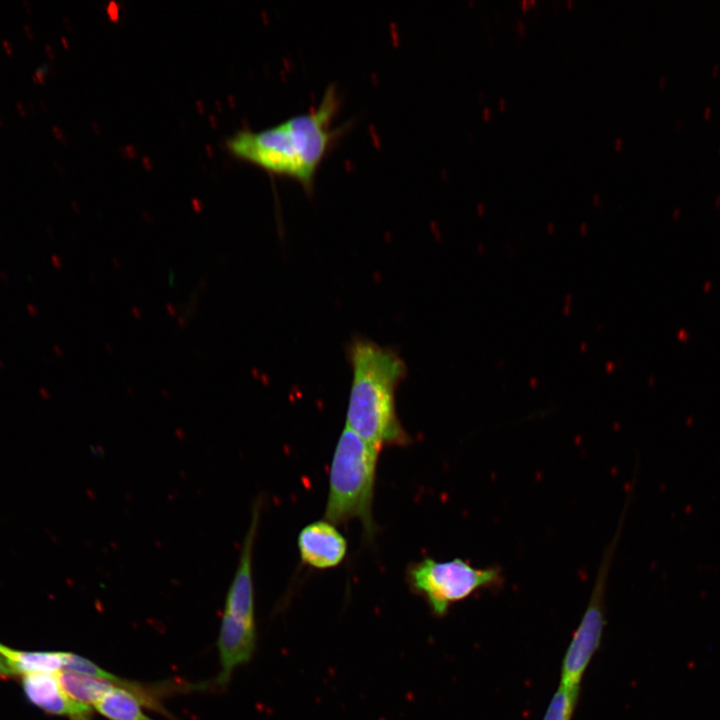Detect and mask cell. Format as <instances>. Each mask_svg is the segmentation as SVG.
I'll return each mask as SVG.
<instances>
[{"label":"cell","mask_w":720,"mask_h":720,"mask_svg":"<svg viewBox=\"0 0 720 720\" xmlns=\"http://www.w3.org/2000/svg\"><path fill=\"white\" fill-rule=\"evenodd\" d=\"M339 106L338 90L331 84L310 111L260 131H239L227 140V147L242 160L296 180L310 193L321 162L345 129L333 126Z\"/></svg>","instance_id":"6da1fadb"},{"label":"cell","mask_w":720,"mask_h":720,"mask_svg":"<svg viewBox=\"0 0 720 720\" xmlns=\"http://www.w3.org/2000/svg\"><path fill=\"white\" fill-rule=\"evenodd\" d=\"M352 370L346 428L379 452L387 446H404L410 438L396 412L395 395L406 375L401 357L390 348L365 338L349 346Z\"/></svg>","instance_id":"7a4b0ae2"},{"label":"cell","mask_w":720,"mask_h":720,"mask_svg":"<svg viewBox=\"0 0 720 720\" xmlns=\"http://www.w3.org/2000/svg\"><path fill=\"white\" fill-rule=\"evenodd\" d=\"M379 451L348 428L341 432L331 461L324 519L334 525L358 520L367 538L376 532L372 506Z\"/></svg>","instance_id":"3957f363"},{"label":"cell","mask_w":720,"mask_h":720,"mask_svg":"<svg viewBox=\"0 0 720 720\" xmlns=\"http://www.w3.org/2000/svg\"><path fill=\"white\" fill-rule=\"evenodd\" d=\"M407 578L411 588L423 596L438 617L445 616L454 603L503 581L499 567L477 568L461 558L448 561L424 558L408 568Z\"/></svg>","instance_id":"277c9868"},{"label":"cell","mask_w":720,"mask_h":720,"mask_svg":"<svg viewBox=\"0 0 720 720\" xmlns=\"http://www.w3.org/2000/svg\"><path fill=\"white\" fill-rule=\"evenodd\" d=\"M622 522L623 519L619 523L616 537L603 554L589 603L563 656L560 671V684L563 686L580 687L583 676L600 647L606 624V584Z\"/></svg>","instance_id":"5b68a950"},{"label":"cell","mask_w":720,"mask_h":720,"mask_svg":"<svg viewBox=\"0 0 720 720\" xmlns=\"http://www.w3.org/2000/svg\"><path fill=\"white\" fill-rule=\"evenodd\" d=\"M262 501L258 497L253 504L251 520L243 540L234 578L229 587L224 612L249 622H255L252 559L254 543L260 521Z\"/></svg>","instance_id":"8992f818"},{"label":"cell","mask_w":720,"mask_h":720,"mask_svg":"<svg viewBox=\"0 0 720 720\" xmlns=\"http://www.w3.org/2000/svg\"><path fill=\"white\" fill-rule=\"evenodd\" d=\"M335 526L323 519L302 528L297 546L303 564L323 570L337 567L344 560L347 541Z\"/></svg>","instance_id":"52a82bcc"},{"label":"cell","mask_w":720,"mask_h":720,"mask_svg":"<svg viewBox=\"0 0 720 720\" xmlns=\"http://www.w3.org/2000/svg\"><path fill=\"white\" fill-rule=\"evenodd\" d=\"M217 646L221 664L217 683L225 686L235 668L246 664L253 656L256 646L255 622H249L224 612Z\"/></svg>","instance_id":"ba28073f"},{"label":"cell","mask_w":720,"mask_h":720,"mask_svg":"<svg viewBox=\"0 0 720 720\" xmlns=\"http://www.w3.org/2000/svg\"><path fill=\"white\" fill-rule=\"evenodd\" d=\"M27 698L44 711L71 720H91L92 708L72 700L61 688L55 674L33 673L23 678Z\"/></svg>","instance_id":"9c48e42d"},{"label":"cell","mask_w":720,"mask_h":720,"mask_svg":"<svg viewBox=\"0 0 720 720\" xmlns=\"http://www.w3.org/2000/svg\"><path fill=\"white\" fill-rule=\"evenodd\" d=\"M1 658L17 673L56 674L64 666L65 652H26L0 643Z\"/></svg>","instance_id":"30bf717a"},{"label":"cell","mask_w":720,"mask_h":720,"mask_svg":"<svg viewBox=\"0 0 720 720\" xmlns=\"http://www.w3.org/2000/svg\"><path fill=\"white\" fill-rule=\"evenodd\" d=\"M55 676L68 697L87 706L95 707L115 687L106 679L66 670L59 671Z\"/></svg>","instance_id":"8fae6325"},{"label":"cell","mask_w":720,"mask_h":720,"mask_svg":"<svg viewBox=\"0 0 720 720\" xmlns=\"http://www.w3.org/2000/svg\"><path fill=\"white\" fill-rule=\"evenodd\" d=\"M141 706L132 693L115 686L95 705V709L109 720H153Z\"/></svg>","instance_id":"7c38bea8"},{"label":"cell","mask_w":720,"mask_h":720,"mask_svg":"<svg viewBox=\"0 0 720 720\" xmlns=\"http://www.w3.org/2000/svg\"><path fill=\"white\" fill-rule=\"evenodd\" d=\"M580 687L559 684L542 720H572L579 700Z\"/></svg>","instance_id":"4fadbf2b"},{"label":"cell","mask_w":720,"mask_h":720,"mask_svg":"<svg viewBox=\"0 0 720 720\" xmlns=\"http://www.w3.org/2000/svg\"><path fill=\"white\" fill-rule=\"evenodd\" d=\"M15 674L10 666L0 657V678H9Z\"/></svg>","instance_id":"5bb4252c"},{"label":"cell","mask_w":720,"mask_h":720,"mask_svg":"<svg viewBox=\"0 0 720 720\" xmlns=\"http://www.w3.org/2000/svg\"><path fill=\"white\" fill-rule=\"evenodd\" d=\"M718 69H719V66H718V64H715V65L713 66V68H712V74H713V75H716V74H717V71H718Z\"/></svg>","instance_id":"9a60e30c"},{"label":"cell","mask_w":720,"mask_h":720,"mask_svg":"<svg viewBox=\"0 0 720 720\" xmlns=\"http://www.w3.org/2000/svg\"><path fill=\"white\" fill-rule=\"evenodd\" d=\"M710 111H711V108L707 107L704 111V116L707 117Z\"/></svg>","instance_id":"2e32d148"},{"label":"cell","mask_w":720,"mask_h":720,"mask_svg":"<svg viewBox=\"0 0 720 720\" xmlns=\"http://www.w3.org/2000/svg\"><path fill=\"white\" fill-rule=\"evenodd\" d=\"M679 125H681V120L677 122V125H676V127L678 128V127H679Z\"/></svg>","instance_id":"e0dca14e"},{"label":"cell","mask_w":720,"mask_h":720,"mask_svg":"<svg viewBox=\"0 0 720 720\" xmlns=\"http://www.w3.org/2000/svg\"><path fill=\"white\" fill-rule=\"evenodd\" d=\"M719 152H720V148H719Z\"/></svg>","instance_id":"ac0fdd59"}]
</instances>
